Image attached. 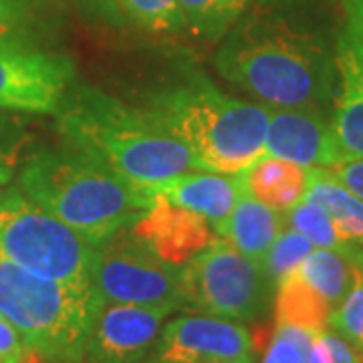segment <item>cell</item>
I'll use <instances>...</instances> for the list:
<instances>
[{
	"instance_id": "52a82bcc",
	"label": "cell",
	"mask_w": 363,
	"mask_h": 363,
	"mask_svg": "<svg viewBox=\"0 0 363 363\" xmlns=\"http://www.w3.org/2000/svg\"><path fill=\"white\" fill-rule=\"evenodd\" d=\"M186 305L206 315L255 323L271 307L272 285L259 260L242 255L228 240L212 236L208 247L182 267Z\"/></svg>"
},
{
	"instance_id": "ba28073f",
	"label": "cell",
	"mask_w": 363,
	"mask_h": 363,
	"mask_svg": "<svg viewBox=\"0 0 363 363\" xmlns=\"http://www.w3.org/2000/svg\"><path fill=\"white\" fill-rule=\"evenodd\" d=\"M93 289L101 303L176 311L186 307L182 267L160 259L123 228L97 247Z\"/></svg>"
},
{
	"instance_id": "f546056e",
	"label": "cell",
	"mask_w": 363,
	"mask_h": 363,
	"mask_svg": "<svg viewBox=\"0 0 363 363\" xmlns=\"http://www.w3.org/2000/svg\"><path fill=\"white\" fill-rule=\"evenodd\" d=\"M25 339L14 329V325L0 313V363H23Z\"/></svg>"
},
{
	"instance_id": "d4e9b609",
	"label": "cell",
	"mask_w": 363,
	"mask_h": 363,
	"mask_svg": "<svg viewBox=\"0 0 363 363\" xmlns=\"http://www.w3.org/2000/svg\"><path fill=\"white\" fill-rule=\"evenodd\" d=\"M121 13L150 33H178L184 26L178 0H113Z\"/></svg>"
},
{
	"instance_id": "5b68a950",
	"label": "cell",
	"mask_w": 363,
	"mask_h": 363,
	"mask_svg": "<svg viewBox=\"0 0 363 363\" xmlns=\"http://www.w3.org/2000/svg\"><path fill=\"white\" fill-rule=\"evenodd\" d=\"M99 305L95 291L55 283L0 259V313L26 347L49 359L81 362Z\"/></svg>"
},
{
	"instance_id": "ffe728a7",
	"label": "cell",
	"mask_w": 363,
	"mask_h": 363,
	"mask_svg": "<svg viewBox=\"0 0 363 363\" xmlns=\"http://www.w3.org/2000/svg\"><path fill=\"white\" fill-rule=\"evenodd\" d=\"M331 305L297 271L286 274L277 285L274 325H295L319 331L327 327Z\"/></svg>"
},
{
	"instance_id": "d6986e66",
	"label": "cell",
	"mask_w": 363,
	"mask_h": 363,
	"mask_svg": "<svg viewBox=\"0 0 363 363\" xmlns=\"http://www.w3.org/2000/svg\"><path fill=\"white\" fill-rule=\"evenodd\" d=\"M359 248H313L311 255L301 262L297 272L321 297L335 309L350 293L357 272Z\"/></svg>"
},
{
	"instance_id": "4fadbf2b",
	"label": "cell",
	"mask_w": 363,
	"mask_h": 363,
	"mask_svg": "<svg viewBox=\"0 0 363 363\" xmlns=\"http://www.w3.org/2000/svg\"><path fill=\"white\" fill-rule=\"evenodd\" d=\"M130 230L160 259L176 267H184L194 259L214 236L208 218L169 202H152Z\"/></svg>"
},
{
	"instance_id": "44dd1931",
	"label": "cell",
	"mask_w": 363,
	"mask_h": 363,
	"mask_svg": "<svg viewBox=\"0 0 363 363\" xmlns=\"http://www.w3.org/2000/svg\"><path fill=\"white\" fill-rule=\"evenodd\" d=\"M57 26V0H0V40L35 45Z\"/></svg>"
},
{
	"instance_id": "8992f818",
	"label": "cell",
	"mask_w": 363,
	"mask_h": 363,
	"mask_svg": "<svg viewBox=\"0 0 363 363\" xmlns=\"http://www.w3.org/2000/svg\"><path fill=\"white\" fill-rule=\"evenodd\" d=\"M97 245L55 218L21 188L0 200V259L55 283L93 289Z\"/></svg>"
},
{
	"instance_id": "277c9868",
	"label": "cell",
	"mask_w": 363,
	"mask_h": 363,
	"mask_svg": "<svg viewBox=\"0 0 363 363\" xmlns=\"http://www.w3.org/2000/svg\"><path fill=\"white\" fill-rule=\"evenodd\" d=\"M214 65L267 107L319 109L335 95V63L317 40L269 25H245L224 40Z\"/></svg>"
},
{
	"instance_id": "4dcf8cb0",
	"label": "cell",
	"mask_w": 363,
	"mask_h": 363,
	"mask_svg": "<svg viewBox=\"0 0 363 363\" xmlns=\"http://www.w3.org/2000/svg\"><path fill=\"white\" fill-rule=\"evenodd\" d=\"M327 169H331V174L343 186H347L353 194H357L363 200V157H347L337 166Z\"/></svg>"
},
{
	"instance_id": "7a4b0ae2",
	"label": "cell",
	"mask_w": 363,
	"mask_h": 363,
	"mask_svg": "<svg viewBox=\"0 0 363 363\" xmlns=\"http://www.w3.org/2000/svg\"><path fill=\"white\" fill-rule=\"evenodd\" d=\"M143 109L186 145L198 169L238 174L264 154L271 107L240 101L204 77L152 93Z\"/></svg>"
},
{
	"instance_id": "d590c367",
	"label": "cell",
	"mask_w": 363,
	"mask_h": 363,
	"mask_svg": "<svg viewBox=\"0 0 363 363\" xmlns=\"http://www.w3.org/2000/svg\"><path fill=\"white\" fill-rule=\"evenodd\" d=\"M362 355H363V351H362Z\"/></svg>"
},
{
	"instance_id": "4316f807",
	"label": "cell",
	"mask_w": 363,
	"mask_h": 363,
	"mask_svg": "<svg viewBox=\"0 0 363 363\" xmlns=\"http://www.w3.org/2000/svg\"><path fill=\"white\" fill-rule=\"evenodd\" d=\"M315 333L295 325H274L269 350L260 363H307Z\"/></svg>"
},
{
	"instance_id": "f1b7e54d",
	"label": "cell",
	"mask_w": 363,
	"mask_h": 363,
	"mask_svg": "<svg viewBox=\"0 0 363 363\" xmlns=\"http://www.w3.org/2000/svg\"><path fill=\"white\" fill-rule=\"evenodd\" d=\"M307 363H363V355L331 329H319L313 339Z\"/></svg>"
},
{
	"instance_id": "9c48e42d",
	"label": "cell",
	"mask_w": 363,
	"mask_h": 363,
	"mask_svg": "<svg viewBox=\"0 0 363 363\" xmlns=\"http://www.w3.org/2000/svg\"><path fill=\"white\" fill-rule=\"evenodd\" d=\"M73 79L75 69L65 55L0 40V109L57 116Z\"/></svg>"
},
{
	"instance_id": "7c38bea8",
	"label": "cell",
	"mask_w": 363,
	"mask_h": 363,
	"mask_svg": "<svg viewBox=\"0 0 363 363\" xmlns=\"http://www.w3.org/2000/svg\"><path fill=\"white\" fill-rule=\"evenodd\" d=\"M264 154L283 157L303 168H333L347 160L331 121L319 109L271 107Z\"/></svg>"
},
{
	"instance_id": "3957f363",
	"label": "cell",
	"mask_w": 363,
	"mask_h": 363,
	"mask_svg": "<svg viewBox=\"0 0 363 363\" xmlns=\"http://www.w3.org/2000/svg\"><path fill=\"white\" fill-rule=\"evenodd\" d=\"M18 188L93 245L130 228L147 210L135 186L71 147H47L28 157Z\"/></svg>"
},
{
	"instance_id": "2e32d148",
	"label": "cell",
	"mask_w": 363,
	"mask_h": 363,
	"mask_svg": "<svg viewBox=\"0 0 363 363\" xmlns=\"http://www.w3.org/2000/svg\"><path fill=\"white\" fill-rule=\"evenodd\" d=\"M335 67L339 87L331 125L343 152L351 157H363V65L347 45L339 43Z\"/></svg>"
},
{
	"instance_id": "30bf717a",
	"label": "cell",
	"mask_w": 363,
	"mask_h": 363,
	"mask_svg": "<svg viewBox=\"0 0 363 363\" xmlns=\"http://www.w3.org/2000/svg\"><path fill=\"white\" fill-rule=\"evenodd\" d=\"M152 363H255V341L238 321L180 315L160 331Z\"/></svg>"
},
{
	"instance_id": "cb8c5ba5",
	"label": "cell",
	"mask_w": 363,
	"mask_h": 363,
	"mask_svg": "<svg viewBox=\"0 0 363 363\" xmlns=\"http://www.w3.org/2000/svg\"><path fill=\"white\" fill-rule=\"evenodd\" d=\"M285 220L291 228H295L303 236H307L315 248H337L347 250V247L339 240L333 228V222L327 216L323 208L311 202L309 198H301L293 208L285 212Z\"/></svg>"
},
{
	"instance_id": "e575fe53",
	"label": "cell",
	"mask_w": 363,
	"mask_h": 363,
	"mask_svg": "<svg viewBox=\"0 0 363 363\" xmlns=\"http://www.w3.org/2000/svg\"><path fill=\"white\" fill-rule=\"evenodd\" d=\"M0 200H2V192H0Z\"/></svg>"
},
{
	"instance_id": "603a6c76",
	"label": "cell",
	"mask_w": 363,
	"mask_h": 363,
	"mask_svg": "<svg viewBox=\"0 0 363 363\" xmlns=\"http://www.w3.org/2000/svg\"><path fill=\"white\" fill-rule=\"evenodd\" d=\"M313 242L303 236V234L295 230V228H283L281 234L274 238V242L269 248V252L262 259V269L269 274L272 285L277 286L286 274L297 271L301 262L311 255Z\"/></svg>"
},
{
	"instance_id": "d6a6232c",
	"label": "cell",
	"mask_w": 363,
	"mask_h": 363,
	"mask_svg": "<svg viewBox=\"0 0 363 363\" xmlns=\"http://www.w3.org/2000/svg\"><path fill=\"white\" fill-rule=\"evenodd\" d=\"M339 43L347 45L363 65V30H355V28H347L345 26V33H343V37H341Z\"/></svg>"
},
{
	"instance_id": "7402d4cb",
	"label": "cell",
	"mask_w": 363,
	"mask_h": 363,
	"mask_svg": "<svg viewBox=\"0 0 363 363\" xmlns=\"http://www.w3.org/2000/svg\"><path fill=\"white\" fill-rule=\"evenodd\" d=\"M250 0H178L184 25L204 39H220L245 13Z\"/></svg>"
},
{
	"instance_id": "e0dca14e",
	"label": "cell",
	"mask_w": 363,
	"mask_h": 363,
	"mask_svg": "<svg viewBox=\"0 0 363 363\" xmlns=\"http://www.w3.org/2000/svg\"><path fill=\"white\" fill-rule=\"evenodd\" d=\"M238 176L245 192L279 212L295 206L307 190V168L269 154L257 157Z\"/></svg>"
},
{
	"instance_id": "9a60e30c",
	"label": "cell",
	"mask_w": 363,
	"mask_h": 363,
	"mask_svg": "<svg viewBox=\"0 0 363 363\" xmlns=\"http://www.w3.org/2000/svg\"><path fill=\"white\" fill-rule=\"evenodd\" d=\"M285 224L283 212L272 210L242 190L233 210L222 220L214 222L212 230L242 255L262 262Z\"/></svg>"
},
{
	"instance_id": "6da1fadb",
	"label": "cell",
	"mask_w": 363,
	"mask_h": 363,
	"mask_svg": "<svg viewBox=\"0 0 363 363\" xmlns=\"http://www.w3.org/2000/svg\"><path fill=\"white\" fill-rule=\"evenodd\" d=\"M63 145L97 160L131 186H150L196 168L192 154L143 107L97 87H71L59 109Z\"/></svg>"
},
{
	"instance_id": "8fae6325",
	"label": "cell",
	"mask_w": 363,
	"mask_h": 363,
	"mask_svg": "<svg viewBox=\"0 0 363 363\" xmlns=\"http://www.w3.org/2000/svg\"><path fill=\"white\" fill-rule=\"evenodd\" d=\"M169 311L101 303L83 345V363H142L154 350Z\"/></svg>"
},
{
	"instance_id": "ac0fdd59",
	"label": "cell",
	"mask_w": 363,
	"mask_h": 363,
	"mask_svg": "<svg viewBox=\"0 0 363 363\" xmlns=\"http://www.w3.org/2000/svg\"><path fill=\"white\" fill-rule=\"evenodd\" d=\"M305 198L319 204L347 248H363V200L327 168L307 169Z\"/></svg>"
},
{
	"instance_id": "484cf974",
	"label": "cell",
	"mask_w": 363,
	"mask_h": 363,
	"mask_svg": "<svg viewBox=\"0 0 363 363\" xmlns=\"http://www.w3.org/2000/svg\"><path fill=\"white\" fill-rule=\"evenodd\" d=\"M327 327L335 331L339 337L351 343L355 350L363 351V269L357 262L355 281L351 285L350 293L331 311L327 319Z\"/></svg>"
},
{
	"instance_id": "5bb4252c",
	"label": "cell",
	"mask_w": 363,
	"mask_h": 363,
	"mask_svg": "<svg viewBox=\"0 0 363 363\" xmlns=\"http://www.w3.org/2000/svg\"><path fill=\"white\" fill-rule=\"evenodd\" d=\"M135 188L147 204L169 202L192 210L212 224L222 220L233 210L245 190L238 174H216L204 169L182 172L168 180Z\"/></svg>"
},
{
	"instance_id": "83f0119b",
	"label": "cell",
	"mask_w": 363,
	"mask_h": 363,
	"mask_svg": "<svg viewBox=\"0 0 363 363\" xmlns=\"http://www.w3.org/2000/svg\"><path fill=\"white\" fill-rule=\"evenodd\" d=\"M26 140L25 123L11 111L0 109V184L13 180Z\"/></svg>"
},
{
	"instance_id": "836d02e7",
	"label": "cell",
	"mask_w": 363,
	"mask_h": 363,
	"mask_svg": "<svg viewBox=\"0 0 363 363\" xmlns=\"http://www.w3.org/2000/svg\"><path fill=\"white\" fill-rule=\"evenodd\" d=\"M357 262L362 264V269H363V248H359V250H357Z\"/></svg>"
},
{
	"instance_id": "1f68e13d",
	"label": "cell",
	"mask_w": 363,
	"mask_h": 363,
	"mask_svg": "<svg viewBox=\"0 0 363 363\" xmlns=\"http://www.w3.org/2000/svg\"><path fill=\"white\" fill-rule=\"evenodd\" d=\"M347 14V28L363 30V0H341Z\"/></svg>"
}]
</instances>
